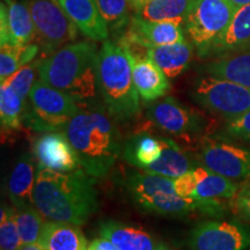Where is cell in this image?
I'll return each mask as SVG.
<instances>
[{
  "label": "cell",
  "mask_w": 250,
  "mask_h": 250,
  "mask_svg": "<svg viewBox=\"0 0 250 250\" xmlns=\"http://www.w3.org/2000/svg\"><path fill=\"white\" fill-rule=\"evenodd\" d=\"M192 171L197 181L196 201H229L239 189L240 184L235 181L213 173L201 165L196 166Z\"/></svg>",
  "instance_id": "25"
},
{
  "label": "cell",
  "mask_w": 250,
  "mask_h": 250,
  "mask_svg": "<svg viewBox=\"0 0 250 250\" xmlns=\"http://www.w3.org/2000/svg\"><path fill=\"white\" fill-rule=\"evenodd\" d=\"M161 143L162 153L160 158L142 170L174 180L181 175L189 173L196 167L179 144L168 138H161Z\"/></svg>",
  "instance_id": "24"
},
{
  "label": "cell",
  "mask_w": 250,
  "mask_h": 250,
  "mask_svg": "<svg viewBox=\"0 0 250 250\" xmlns=\"http://www.w3.org/2000/svg\"><path fill=\"white\" fill-rule=\"evenodd\" d=\"M129 1V5H130V8L132 9L133 12L138 11L139 8H142L144 5L147 4L149 0H127Z\"/></svg>",
  "instance_id": "38"
},
{
  "label": "cell",
  "mask_w": 250,
  "mask_h": 250,
  "mask_svg": "<svg viewBox=\"0 0 250 250\" xmlns=\"http://www.w3.org/2000/svg\"><path fill=\"white\" fill-rule=\"evenodd\" d=\"M124 49L129 55L133 83L140 99L151 102L166 95L170 85L168 80L169 78L166 76L165 72L146 55H134L126 48Z\"/></svg>",
  "instance_id": "16"
},
{
  "label": "cell",
  "mask_w": 250,
  "mask_h": 250,
  "mask_svg": "<svg viewBox=\"0 0 250 250\" xmlns=\"http://www.w3.org/2000/svg\"><path fill=\"white\" fill-rule=\"evenodd\" d=\"M36 175L33 158L29 154H23L14 165L6 184V192L15 208L34 205Z\"/></svg>",
  "instance_id": "19"
},
{
  "label": "cell",
  "mask_w": 250,
  "mask_h": 250,
  "mask_svg": "<svg viewBox=\"0 0 250 250\" xmlns=\"http://www.w3.org/2000/svg\"><path fill=\"white\" fill-rule=\"evenodd\" d=\"M94 183L83 168L61 173L37 166L34 205L49 220L81 226L98 210Z\"/></svg>",
  "instance_id": "1"
},
{
  "label": "cell",
  "mask_w": 250,
  "mask_h": 250,
  "mask_svg": "<svg viewBox=\"0 0 250 250\" xmlns=\"http://www.w3.org/2000/svg\"><path fill=\"white\" fill-rule=\"evenodd\" d=\"M107 109H81L64 132L76 151L81 167L94 179L104 177L122 152L120 133Z\"/></svg>",
  "instance_id": "2"
},
{
  "label": "cell",
  "mask_w": 250,
  "mask_h": 250,
  "mask_svg": "<svg viewBox=\"0 0 250 250\" xmlns=\"http://www.w3.org/2000/svg\"><path fill=\"white\" fill-rule=\"evenodd\" d=\"M235 12L230 0H190L183 26L199 57H205Z\"/></svg>",
  "instance_id": "7"
},
{
  "label": "cell",
  "mask_w": 250,
  "mask_h": 250,
  "mask_svg": "<svg viewBox=\"0 0 250 250\" xmlns=\"http://www.w3.org/2000/svg\"><path fill=\"white\" fill-rule=\"evenodd\" d=\"M72 22L92 41L108 40L110 31L103 20L96 0H58Z\"/></svg>",
  "instance_id": "17"
},
{
  "label": "cell",
  "mask_w": 250,
  "mask_h": 250,
  "mask_svg": "<svg viewBox=\"0 0 250 250\" xmlns=\"http://www.w3.org/2000/svg\"><path fill=\"white\" fill-rule=\"evenodd\" d=\"M230 1H232V4L235 6L236 9L242 7V6L245 5L250 4V0H230Z\"/></svg>",
  "instance_id": "40"
},
{
  "label": "cell",
  "mask_w": 250,
  "mask_h": 250,
  "mask_svg": "<svg viewBox=\"0 0 250 250\" xmlns=\"http://www.w3.org/2000/svg\"><path fill=\"white\" fill-rule=\"evenodd\" d=\"M250 48V4L237 8L226 30L214 41L205 57H221Z\"/></svg>",
  "instance_id": "18"
},
{
  "label": "cell",
  "mask_w": 250,
  "mask_h": 250,
  "mask_svg": "<svg viewBox=\"0 0 250 250\" xmlns=\"http://www.w3.org/2000/svg\"><path fill=\"white\" fill-rule=\"evenodd\" d=\"M39 62L40 61L31 62L29 64L24 65L23 67L18 70L7 79L1 81V83H5L6 85L12 87L24 102L29 98L31 88L36 83V74H39Z\"/></svg>",
  "instance_id": "33"
},
{
  "label": "cell",
  "mask_w": 250,
  "mask_h": 250,
  "mask_svg": "<svg viewBox=\"0 0 250 250\" xmlns=\"http://www.w3.org/2000/svg\"><path fill=\"white\" fill-rule=\"evenodd\" d=\"M14 218L23 245L39 243L45 221L43 214L37 210L35 205L15 208Z\"/></svg>",
  "instance_id": "30"
},
{
  "label": "cell",
  "mask_w": 250,
  "mask_h": 250,
  "mask_svg": "<svg viewBox=\"0 0 250 250\" xmlns=\"http://www.w3.org/2000/svg\"><path fill=\"white\" fill-rule=\"evenodd\" d=\"M86 250H120L116 246L108 239L104 237H99V239H94L89 243Z\"/></svg>",
  "instance_id": "37"
},
{
  "label": "cell",
  "mask_w": 250,
  "mask_h": 250,
  "mask_svg": "<svg viewBox=\"0 0 250 250\" xmlns=\"http://www.w3.org/2000/svg\"><path fill=\"white\" fill-rule=\"evenodd\" d=\"M199 165L233 181L250 180V148L210 138L203 140Z\"/></svg>",
  "instance_id": "10"
},
{
  "label": "cell",
  "mask_w": 250,
  "mask_h": 250,
  "mask_svg": "<svg viewBox=\"0 0 250 250\" xmlns=\"http://www.w3.org/2000/svg\"><path fill=\"white\" fill-rule=\"evenodd\" d=\"M39 167L70 173L83 168L73 146L65 132H44L36 139L33 147Z\"/></svg>",
  "instance_id": "14"
},
{
  "label": "cell",
  "mask_w": 250,
  "mask_h": 250,
  "mask_svg": "<svg viewBox=\"0 0 250 250\" xmlns=\"http://www.w3.org/2000/svg\"><path fill=\"white\" fill-rule=\"evenodd\" d=\"M161 138L140 134L133 137L124 147V159L134 167L144 169L161 156Z\"/></svg>",
  "instance_id": "26"
},
{
  "label": "cell",
  "mask_w": 250,
  "mask_h": 250,
  "mask_svg": "<svg viewBox=\"0 0 250 250\" xmlns=\"http://www.w3.org/2000/svg\"><path fill=\"white\" fill-rule=\"evenodd\" d=\"M155 250H167V249H166V248H164V247H161V246H159L158 247V248H156Z\"/></svg>",
  "instance_id": "41"
},
{
  "label": "cell",
  "mask_w": 250,
  "mask_h": 250,
  "mask_svg": "<svg viewBox=\"0 0 250 250\" xmlns=\"http://www.w3.org/2000/svg\"><path fill=\"white\" fill-rule=\"evenodd\" d=\"M14 206L2 205L0 214V250H19L23 245L15 223Z\"/></svg>",
  "instance_id": "32"
},
{
  "label": "cell",
  "mask_w": 250,
  "mask_h": 250,
  "mask_svg": "<svg viewBox=\"0 0 250 250\" xmlns=\"http://www.w3.org/2000/svg\"><path fill=\"white\" fill-rule=\"evenodd\" d=\"M30 109L23 116V123L37 132L65 130L72 118L83 107L66 93L37 80L29 94Z\"/></svg>",
  "instance_id": "6"
},
{
  "label": "cell",
  "mask_w": 250,
  "mask_h": 250,
  "mask_svg": "<svg viewBox=\"0 0 250 250\" xmlns=\"http://www.w3.org/2000/svg\"><path fill=\"white\" fill-rule=\"evenodd\" d=\"M24 101L15 90L1 83L0 86V121L2 130H17L22 123Z\"/></svg>",
  "instance_id": "29"
},
{
  "label": "cell",
  "mask_w": 250,
  "mask_h": 250,
  "mask_svg": "<svg viewBox=\"0 0 250 250\" xmlns=\"http://www.w3.org/2000/svg\"><path fill=\"white\" fill-rule=\"evenodd\" d=\"M147 116L165 132L180 138H191L204 126V120L198 112L174 98H166L152 104L147 110Z\"/></svg>",
  "instance_id": "13"
},
{
  "label": "cell",
  "mask_w": 250,
  "mask_h": 250,
  "mask_svg": "<svg viewBox=\"0 0 250 250\" xmlns=\"http://www.w3.org/2000/svg\"><path fill=\"white\" fill-rule=\"evenodd\" d=\"M196 187L197 181L192 170L184 175H181V176L176 177V179H174L175 192H176L181 198L195 199Z\"/></svg>",
  "instance_id": "36"
},
{
  "label": "cell",
  "mask_w": 250,
  "mask_h": 250,
  "mask_svg": "<svg viewBox=\"0 0 250 250\" xmlns=\"http://www.w3.org/2000/svg\"><path fill=\"white\" fill-rule=\"evenodd\" d=\"M36 37L48 52H55L77 39L76 24L58 0H28Z\"/></svg>",
  "instance_id": "9"
},
{
  "label": "cell",
  "mask_w": 250,
  "mask_h": 250,
  "mask_svg": "<svg viewBox=\"0 0 250 250\" xmlns=\"http://www.w3.org/2000/svg\"><path fill=\"white\" fill-rule=\"evenodd\" d=\"M39 243L48 250H86V237L78 225L45 221Z\"/></svg>",
  "instance_id": "22"
},
{
  "label": "cell",
  "mask_w": 250,
  "mask_h": 250,
  "mask_svg": "<svg viewBox=\"0 0 250 250\" xmlns=\"http://www.w3.org/2000/svg\"><path fill=\"white\" fill-rule=\"evenodd\" d=\"M224 134L230 138L250 142V111L234 120L227 121Z\"/></svg>",
  "instance_id": "35"
},
{
  "label": "cell",
  "mask_w": 250,
  "mask_h": 250,
  "mask_svg": "<svg viewBox=\"0 0 250 250\" xmlns=\"http://www.w3.org/2000/svg\"><path fill=\"white\" fill-rule=\"evenodd\" d=\"M183 23L175 21H151L133 15L120 44L136 55L142 50L174 44L186 41Z\"/></svg>",
  "instance_id": "12"
},
{
  "label": "cell",
  "mask_w": 250,
  "mask_h": 250,
  "mask_svg": "<svg viewBox=\"0 0 250 250\" xmlns=\"http://www.w3.org/2000/svg\"><path fill=\"white\" fill-rule=\"evenodd\" d=\"M36 37L35 24L28 1L1 0L0 44H29Z\"/></svg>",
  "instance_id": "15"
},
{
  "label": "cell",
  "mask_w": 250,
  "mask_h": 250,
  "mask_svg": "<svg viewBox=\"0 0 250 250\" xmlns=\"http://www.w3.org/2000/svg\"><path fill=\"white\" fill-rule=\"evenodd\" d=\"M100 13L112 34H120L129 26L130 5L127 0H96Z\"/></svg>",
  "instance_id": "31"
},
{
  "label": "cell",
  "mask_w": 250,
  "mask_h": 250,
  "mask_svg": "<svg viewBox=\"0 0 250 250\" xmlns=\"http://www.w3.org/2000/svg\"><path fill=\"white\" fill-rule=\"evenodd\" d=\"M125 187L140 210L171 218H184L193 211L203 212V203L184 199L175 192L174 180L147 173L131 171L125 179Z\"/></svg>",
  "instance_id": "5"
},
{
  "label": "cell",
  "mask_w": 250,
  "mask_h": 250,
  "mask_svg": "<svg viewBox=\"0 0 250 250\" xmlns=\"http://www.w3.org/2000/svg\"><path fill=\"white\" fill-rule=\"evenodd\" d=\"M0 80L4 81L18 70L34 61L39 54V45L0 44Z\"/></svg>",
  "instance_id": "28"
},
{
  "label": "cell",
  "mask_w": 250,
  "mask_h": 250,
  "mask_svg": "<svg viewBox=\"0 0 250 250\" xmlns=\"http://www.w3.org/2000/svg\"><path fill=\"white\" fill-rule=\"evenodd\" d=\"M19 250H43V247L40 243H29V245H22Z\"/></svg>",
  "instance_id": "39"
},
{
  "label": "cell",
  "mask_w": 250,
  "mask_h": 250,
  "mask_svg": "<svg viewBox=\"0 0 250 250\" xmlns=\"http://www.w3.org/2000/svg\"><path fill=\"white\" fill-rule=\"evenodd\" d=\"M98 55L99 50L93 43H68L40 59V80L86 104L99 92Z\"/></svg>",
  "instance_id": "3"
},
{
  "label": "cell",
  "mask_w": 250,
  "mask_h": 250,
  "mask_svg": "<svg viewBox=\"0 0 250 250\" xmlns=\"http://www.w3.org/2000/svg\"><path fill=\"white\" fill-rule=\"evenodd\" d=\"M202 74L223 78L250 88V48L214 58L198 67Z\"/></svg>",
  "instance_id": "20"
},
{
  "label": "cell",
  "mask_w": 250,
  "mask_h": 250,
  "mask_svg": "<svg viewBox=\"0 0 250 250\" xmlns=\"http://www.w3.org/2000/svg\"><path fill=\"white\" fill-rule=\"evenodd\" d=\"M191 250H247L250 248V226L239 220H206L189 236Z\"/></svg>",
  "instance_id": "11"
},
{
  "label": "cell",
  "mask_w": 250,
  "mask_h": 250,
  "mask_svg": "<svg viewBox=\"0 0 250 250\" xmlns=\"http://www.w3.org/2000/svg\"><path fill=\"white\" fill-rule=\"evenodd\" d=\"M98 85L104 107L115 121L126 122L139 114L140 96L133 83L131 62L120 43L105 40L99 50Z\"/></svg>",
  "instance_id": "4"
},
{
  "label": "cell",
  "mask_w": 250,
  "mask_h": 250,
  "mask_svg": "<svg viewBox=\"0 0 250 250\" xmlns=\"http://www.w3.org/2000/svg\"><path fill=\"white\" fill-rule=\"evenodd\" d=\"M229 208L250 224V180L240 184L235 195L229 199Z\"/></svg>",
  "instance_id": "34"
},
{
  "label": "cell",
  "mask_w": 250,
  "mask_h": 250,
  "mask_svg": "<svg viewBox=\"0 0 250 250\" xmlns=\"http://www.w3.org/2000/svg\"><path fill=\"white\" fill-rule=\"evenodd\" d=\"M190 94L201 107L227 121L250 111V88L223 78L202 74Z\"/></svg>",
  "instance_id": "8"
},
{
  "label": "cell",
  "mask_w": 250,
  "mask_h": 250,
  "mask_svg": "<svg viewBox=\"0 0 250 250\" xmlns=\"http://www.w3.org/2000/svg\"><path fill=\"white\" fill-rule=\"evenodd\" d=\"M192 43L183 41V42L174 43V44L155 46L146 51L147 57L165 72L169 79H175L182 74L189 66L193 55Z\"/></svg>",
  "instance_id": "23"
},
{
  "label": "cell",
  "mask_w": 250,
  "mask_h": 250,
  "mask_svg": "<svg viewBox=\"0 0 250 250\" xmlns=\"http://www.w3.org/2000/svg\"><path fill=\"white\" fill-rule=\"evenodd\" d=\"M100 235L111 241L120 250H155L154 240L142 228L127 226L118 221H103Z\"/></svg>",
  "instance_id": "21"
},
{
  "label": "cell",
  "mask_w": 250,
  "mask_h": 250,
  "mask_svg": "<svg viewBox=\"0 0 250 250\" xmlns=\"http://www.w3.org/2000/svg\"><path fill=\"white\" fill-rule=\"evenodd\" d=\"M190 0H149L134 12L138 18L151 21H175L184 24Z\"/></svg>",
  "instance_id": "27"
}]
</instances>
